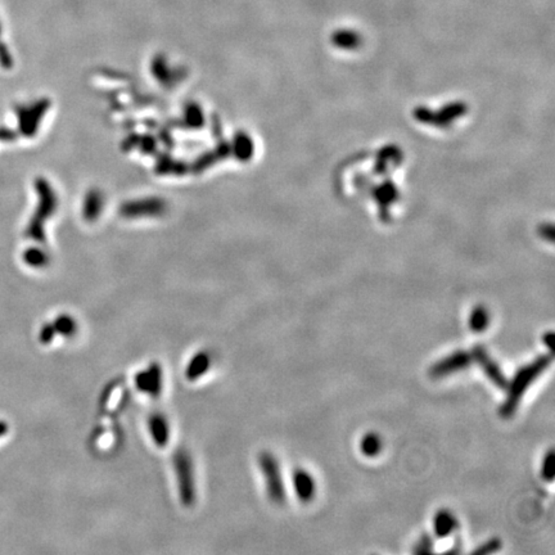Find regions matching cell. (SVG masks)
Returning a JSON list of instances; mask_svg holds the SVG:
<instances>
[{"mask_svg":"<svg viewBox=\"0 0 555 555\" xmlns=\"http://www.w3.org/2000/svg\"><path fill=\"white\" fill-rule=\"evenodd\" d=\"M551 361H553L551 355H541L539 358L531 361L530 364L519 368L517 373L514 374L513 380L508 382V386H506L508 394H506L505 401L501 404V406L499 409V414L501 418L509 419L516 414L523 394H526L527 389L530 388L533 382L548 369Z\"/></svg>","mask_w":555,"mask_h":555,"instance_id":"6da1fadb","label":"cell"},{"mask_svg":"<svg viewBox=\"0 0 555 555\" xmlns=\"http://www.w3.org/2000/svg\"><path fill=\"white\" fill-rule=\"evenodd\" d=\"M260 468L263 472L268 497L274 504H285V489L280 466L273 454L263 451L260 455Z\"/></svg>","mask_w":555,"mask_h":555,"instance_id":"7a4b0ae2","label":"cell"},{"mask_svg":"<svg viewBox=\"0 0 555 555\" xmlns=\"http://www.w3.org/2000/svg\"><path fill=\"white\" fill-rule=\"evenodd\" d=\"M174 468H175L180 499L185 506H190L193 505L196 499V489H194L193 464L189 454L185 450H179L174 456Z\"/></svg>","mask_w":555,"mask_h":555,"instance_id":"3957f363","label":"cell"},{"mask_svg":"<svg viewBox=\"0 0 555 555\" xmlns=\"http://www.w3.org/2000/svg\"><path fill=\"white\" fill-rule=\"evenodd\" d=\"M473 363L470 352L467 351H455L453 354L447 355L446 358H441L430 368V375L435 380L445 378L455 373L466 370Z\"/></svg>","mask_w":555,"mask_h":555,"instance_id":"277c9868","label":"cell"},{"mask_svg":"<svg viewBox=\"0 0 555 555\" xmlns=\"http://www.w3.org/2000/svg\"><path fill=\"white\" fill-rule=\"evenodd\" d=\"M472 360L475 361L480 368L482 369V372L486 374V377L489 378V382L492 385H495L497 388L500 389H506L508 386V380L505 377L504 373L501 370L500 366L497 364L494 358H491L489 351L486 350V347H483L481 344L475 346L473 350L470 352Z\"/></svg>","mask_w":555,"mask_h":555,"instance_id":"5b68a950","label":"cell"},{"mask_svg":"<svg viewBox=\"0 0 555 555\" xmlns=\"http://www.w3.org/2000/svg\"><path fill=\"white\" fill-rule=\"evenodd\" d=\"M135 385L140 392L149 396H158L162 391V369L158 364H152L135 375Z\"/></svg>","mask_w":555,"mask_h":555,"instance_id":"8992f818","label":"cell"},{"mask_svg":"<svg viewBox=\"0 0 555 555\" xmlns=\"http://www.w3.org/2000/svg\"><path fill=\"white\" fill-rule=\"evenodd\" d=\"M293 487L301 501H311L315 497V481L313 475L304 469L294 470Z\"/></svg>","mask_w":555,"mask_h":555,"instance_id":"52a82bcc","label":"cell"},{"mask_svg":"<svg viewBox=\"0 0 555 555\" xmlns=\"http://www.w3.org/2000/svg\"><path fill=\"white\" fill-rule=\"evenodd\" d=\"M149 433L154 439V444L160 447L168 445L170 439V428L168 420L162 414H154L148 420Z\"/></svg>","mask_w":555,"mask_h":555,"instance_id":"ba28073f","label":"cell"},{"mask_svg":"<svg viewBox=\"0 0 555 555\" xmlns=\"http://www.w3.org/2000/svg\"><path fill=\"white\" fill-rule=\"evenodd\" d=\"M458 528V520L453 513L449 511H439L433 519V530L435 535L439 539H444L450 536Z\"/></svg>","mask_w":555,"mask_h":555,"instance_id":"9c48e42d","label":"cell"},{"mask_svg":"<svg viewBox=\"0 0 555 555\" xmlns=\"http://www.w3.org/2000/svg\"><path fill=\"white\" fill-rule=\"evenodd\" d=\"M210 364H211V358L207 352H199L197 355H194L187 366V372H185L187 378L189 380L201 378L208 370Z\"/></svg>","mask_w":555,"mask_h":555,"instance_id":"30bf717a","label":"cell"},{"mask_svg":"<svg viewBox=\"0 0 555 555\" xmlns=\"http://www.w3.org/2000/svg\"><path fill=\"white\" fill-rule=\"evenodd\" d=\"M469 328L475 333H481L489 327V315L487 308L483 306H477L472 310L469 315Z\"/></svg>","mask_w":555,"mask_h":555,"instance_id":"8fae6325","label":"cell"},{"mask_svg":"<svg viewBox=\"0 0 555 555\" xmlns=\"http://www.w3.org/2000/svg\"><path fill=\"white\" fill-rule=\"evenodd\" d=\"M382 450V439L377 433H368L361 439V451L366 456H377Z\"/></svg>","mask_w":555,"mask_h":555,"instance_id":"7c38bea8","label":"cell"},{"mask_svg":"<svg viewBox=\"0 0 555 555\" xmlns=\"http://www.w3.org/2000/svg\"><path fill=\"white\" fill-rule=\"evenodd\" d=\"M51 324L56 329L57 335L70 337L73 336L76 333V322L73 320V318H70L68 315H61Z\"/></svg>","mask_w":555,"mask_h":555,"instance_id":"4fadbf2b","label":"cell"},{"mask_svg":"<svg viewBox=\"0 0 555 555\" xmlns=\"http://www.w3.org/2000/svg\"><path fill=\"white\" fill-rule=\"evenodd\" d=\"M555 475V455L553 450H549L548 454L544 456L541 464V477L547 482H553Z\"/></svg>","mask_w":555,"mask_h":555,"instance_id":"5bb4252c","label":"cell"},{"mask_svg":"<svg viewBox=\"0 0 555 555\" xmlns=\"http://www.w3.org/2000/svg\"><path fill=\"white\" fill-rule=\"evenodd\" d=\"M413 553L418 555L431 554L433 553V540L430 533H423L413 549Z\"/></svg>","mask_w":555,"mask_h":555,"instance_id":"9a60e30c","label":"cell"},{"mask_svg":"<svg viewBox=\"0 0 555 555\" xmlns=\"http://www.w3.org/2000/svg\"><path fill=\"white\" fill-rule=\"evenodd\" d=\"M501 547H503L501 540L497 539V537H494V539H489V540L486 541V542H483L482 545H480L478 548L473 550V554H494V553H497V551L501 549Z\"/></svg>","mask_w":555,"mask_h":555,"instance_id":"2e32d148","label":"cell"},{"mask_svg":"<svg viewBox=\"0 0 555 555\" xmlns=\"http://www.w3.org/2000/svg\"><path fill=\"white\" fill-rule=\"evenodd\" d=\"M335 43L341 48H354L358 45V35L355 32H338L335 37Z\"/></svg>","mask_w":555,"mask_h":555,"instance_id":"e0dca14e","label":"cell"},{"mask_svg":"<svg viewBox=\"0 0 555 555\" xmlns=\"http://www.w3.org/2000/svg\"><path fill=\"white\" fill-rule=\"evenodd\" d=\"M56 335H57V332H56V329L53 327V324H51V323H48V324H45L44 327L40 330L39 339H40L42 344H51V341L54 339Z\"/></svg>","mask_w":555,"mask_h":555,"instance_id":"ac0fdd59","label":"cell"},{"mask_svg":"<svg viewBox=\"0 0 555 555\" xmlns=\"http://www.w3.org/2000/svg\"><path fill=\"white\" fill-rule=\"evenodd\" d=\"M0 65L4 68H9L12 66V58L8 53L7 48L0 43Z\"/></svg>","mask_w":555,"mask_h":555,"instance_id":"d6986e66","label":"cell"},{"mask_svg":"<svg viewBox=\"0 0 555 555\" xmlns=\"http://www.w3.org/2000/svg\"><path fill=\"white\" fill-rule=\"evenodd\" d=\"M25 260L31 265H40L43 263V255H40L37 251H29L25 255Z\"/></svg>","mask_w":555,"mask_h":555,"instance_id":"ffe728a7","label":"cell"},{"mask_svg":"<svg viewBox=\"0 0 555 555\" xmlns=\"http://www.w3.org/2000/svg\"><path fill=\"white\" fill-rule=\"evenodd\" d=\"M15 137V132L8 130L6 127H0V140H12Z\"/></svg>","mask_w":555,"mask_h":555,"instance_id":"44dd1931","label":"cell"},{"mask_svg":"<svg viewBox=\"0 0 555 555\" xmlns=\"http://www.w3.org/2000/svg\"><path fill=\"white\" fill-rule=\"evenodd\" d=\"M553 341H554V333L553 332H548L544 335V344L548 346L550 351H553Z\"/></svg>","mask_w":555,"mask_h":555,"instance_id":"7402d4cb","label":"cell"},{"mask_svg":"<svg viewBox=\"0 0 555 555\" xmlns=\"http://www.w3.org/2000/svg\"><path fill=\"white\" fill-rule=\"evenodd\" d=\"M8 424L4 420H0V437H3L4 435H7Z\"/></svg>","mask_w":555,"mask_h":555,"instance_id":"603a6c76","label":"cell"}]
</instances>
